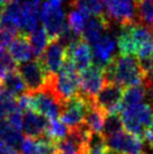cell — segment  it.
Returning <instances> with one entry per match:
<instances>
[{"mask_svg": "<svg viewBox=\"0 0 153 154\" xmlns=\"http://www.w3.org/2000/svg\"><path fill=\"white\" fill-rule=\"evenodd\" d=\"M107 82H113L122 88L143 85L146 79L144 70L135 55L117 54L104 68Z\"/></svg>", "mask_w": 153, "mask_h": 154, "instance_id": "6da1fadb", "label": "cell"}, {"mask_svg": "<svg viewBox=\"0 0 153 154\" xmlns=\"http://www.w3.org/2000/svg\"><path fill=\"white\" fill-rule=\"evenodd\" d=\"M119 115L124 129L135 136L144 138V135L153 122V107L150 103H137L120 107Z\"/></svg>", "mask_w": 153, "mask_h": 154, "instance_id": "7a4b0ae2", "label": "cell"}, {"mask_svg": "<svg viewBox=\"0 0 153 154\" xmlns=\"http://www.w3.org/2000/svg\"><path fill=\"white\" fill-rule=\"evenodd\" d=\"M92 99L86 98L82 94H78L61 106L60 120L69 129H73L85 124V116Z\"/></svg>", "mask_w": 153, "mask_h": 154, "instance_id": "3957f363", "label": "cell"}, {"mask_svg": "<svg viewBox=\"0 0 153 154\" xmlns=\"http://www.w3.org/2000/svg\"><path fill=\"white\" fill-rule=\"evenodd\" d=\"M18 72L27 87V94H36L45 89L48 74L39 59L18 64Z\"/></svg>", "mask_w": 153, "mask_h": 154, "instance_id": "277c9868", "label": "cell"}, {"mask_svg": "<svg viewBox=\"0 0 153 154\" xmlns=\"http://www.w3.org/2000/svg\"><path fill=\"white\" fill-rule=\"evenodd\" d=\"M106 16L114 25L126 26L136 22V0H102Z\"/></svg>", "mask_w": 153, "mask_h": 154, "instance_id": "5b68a950", "label": "cell"}, {"mask_svg": "<svg viewBox=\"0 0 153 154\" xmlns=\"http://www.w3.org/2000/svg\"><path fill=\"white\" fill-rule=\"evenodd\" d=\"M105 83H106L105 72L104 68L100 65L92 64L80 72V81H79L80 94L85 96L86 98L95 100Z\"/></svg>", "mask_w": 153, "mask_h": 154, "instance_id": "8992f818", "label": "cell"}, {"mask_svg": "<svg viewBox=\"0 0 153 154\" xmlns=\"http://www.w3.org/2000/svg\"><path fill=\"white\" fill-rule=\"evenodd\" d=\"M124 88L120 86L107 82L99 91L97 97L95 98V103L100 108L107 116L111 114L119 112L123 101Z\"/></svg>", "mask_w": 153, "mask_h": 154, "instance_id": "52a82bcc", "label": "cell"}, {"mask_svg": "<svg viewBox=\"0 0 153 154\" xmlns=\"http://www.w3.org/2000/svg\"><path fill=\"white\" fill-rule=\"evenodd\" d=\"M108 147L122 154H144V142L125 129L106 137Z\"/></svg>", "mask_w": 153, "mask_h": 154, "instance_id": "ba28073f", "label": "cell"}, {"mask_svg": "<svg viewBox=\"0 0 153 154\" xmlns=\"http://www.w3.org/2000/svg\"><path fill=\"white\" fill-rule=\"evenodd\" d=\"M39 19L46 30L50 41L58 38L67 24L63 10L48 2H44L42 6L39 11Z\"/></svg>", "mask_w": 153, "mask_h": 154, "instance_id": "9c48e42d", "label": "cell"}, {"mask_svg": "<svg viewBox=\"0 0 153 154\" xmlns=\"http://www.w3.org/2000/svg\"><path fill=\"white\" fill-rule=\"evenodd\" d=\"M48 75L56 74L67 59V47L59 39H52L42 55L37 57Z\"/></svg>", "mask_w": 153, "mask_h": 154, "instance_id": "30bf717a", "label": "cell"}, {"mask_svg": "<svg viewBox=\"0 0 153 154\" xmlns=\"http://www.w3.org/2000/svg\"><path fill=\"white\" fill-rule=\"evenodd\" d=\"M30 98H32L30 108L33 110L37 111L38 114L46 117L47 119H55L60 117L61 103L51 92L43 90L30 94Z\"/></svg>", "mask_w": 153, "mask_h": 154, "instance_id": "8fae6325", "label": "cell"}, {"mask_svg": "<svg viewBox=\"0 0 153 154\" xmlns=\"http://www.w3.org/2000/svg\"><path fill=\"white\" fill-rule=\"evenodd\" d=\"M67 57L72 61L79 72L94 64V54L91 45L82 37L67 46Z\"/></svg>", "mask_w": 153, "mask_h": 154, "instance_id": "7c38bea8", "label": "cell"}, {"mask_svg": "<svg viewBox=\"0 0 153 154\" xmlns=\"http://www.w3.org/2000/svg\"><path fill=\"white\" fill-rule=\"evenodd\" d=\"M116 46H117V41L113 35L106 32L100 38L91 45L94 54V64L105 68L117 55L115 54Z\"/></svg>", "mask_w": 153, "mask_h": 154, "instance_id": "4fadbf2b", "label": "cell"}, {"mask_svg": "<svg viewBox=\"0 0 153 154\" xmlns=\"http://www.w3.org/2000/svg\"><path fill=\"white\" fill-rule=\"evenodd\" d=\"M47 123L48 119L46 117H44L33 109H28L23 114L21 131L25 134V136L34 137V138L45 137Z\"/></svg>", "mask_w": 153, "mask_h": 154, "instance_id": "5bb4252c", "label": "cell"}, {"mask_svg": "<svg viewBox=\"0 0 153 154\" xmlns=\"http://www.w3.org/2000/svg\"><path fill=\"white\" fill-rule=\"evenodd\" d=\"M20 154H58V144L47 137L34 138L24 136L19 146Z\"/></svg>", "mask_w": 153, "mask_h": 154, "instance_id": "9a60e30c", "label": "cell"}, {"mask_svg": "<svg viewBox=\"0 0 153 154\" xmlns=\"http://www.w3.org/2000/svg\"><path fill=\"white\" fill-rule=\"evenodd\" d=\"M9 53L18 64L32 60V57L34 56V52L30 46L28 34L19 32L9 45Z\"/></svg>", "mask_w": 153, "mask_h": 154, "instance_id": "2e32d148", "label": "cell"}, {"mask_svg": "<svg viewBox=\"0 0 153 154\" xmlns=\"http://www.w3.org/2000/svg\"><path fill=\"white\" fill-rule=\"evenodd\" d=\"M106 117V114L95 103V100H92L86 112L85 125L91 132L101 133Z\"/></svg>", "mask_w": 153, "mask_h": 154, "instance_id": "e0dca14e", "label": "cell"}, {"mask_svg": "<svg viewBox=\"0 0 153 154\" xmlns=\"http://www.w3.org/2000/svg\"><path fill=\"white\" fill-rule=\"evenodd\" d=\"M23 134L20 129L14 127L9 124L7 118H0V140L8 145L13 146L15 149H19L20 143L23 141Z\"/></svg>", "mask_w": 153, "mask_h": 154, "instance_id": "ac0fdd59", "label": "cell"}, {"mask_svg": "<svg viewBox=\"0 0 153 154\" xmlns=\"http://www.w3.org/2000/svg\"><path fill=\"white\" fill-rule=\"evenodd\" d=\"M1 81H2L4 90L14 94L16 98L20 97L21 94H27V87L18 72V70H14L11 72L7 73Z\"/></svg>", "mask_w": 153, "mask_h": 154, "instance_id": "d6986e66", "label": "cell"}, {"mask_svg": "<svg viewBox=\"0 0 153 154\" xmlns=\"http://www.w3.org/2000/svg\"><path fill=\"white\" fill-rule=\"evenodd\" d=\"M70 7L80 10L87 17H99L106 15L102 0H71Z\"/></svg>", "mask_w": 153, "mask_h": 154, "instance_id": "ffe728a7", "label": "cell"}, {"mask_svg": "<svg viewBox=\"0 0 153 154\" xmlns=\"http://www.w3.org/2000/svg\"><path fill=\"white\" fill-rule=\"evenodd\" d=\"M28 38H30V46L34 52V55L37 59L44 53L45 48L47 47L50 43V37L43 26H37L34 30H32L28 34Z\"/></svg>", "mask_w": 153, "mask_h": 154, "instance_id": "44dd1931", "label": "cell"}, {"mask_svg": "<svg viewBox=\"0 0 153 154\" xmlns=\"http://www.w3.org/2000/svg\"><path fill=\"white\" fill-rule=\"evenodd\" d=\"M136 22L153 30V0H136Z\"/></svg>", "mask_w": 153, "mask_h": 154, "instance_id": "7402d4cb", "label": "cell"}, {"mask_svg": "<svg viewBox=\"0 0 153 154\" xmlns=\"http://www.w3.org/2000/svg\"><path fill=\"white\" fill-rule=\"evenodd\" d=\"M146 94H148V91L144 85H135V86L125 88L123 94L122 107L141 103L145 99Z\"/></svg>", "mask_w": 153, "mask_h": 154, "instance_id": "603a6c76", "label": "cell"}, {"mask_svg": "<svg viewBox=\"0 0 153 154\" xmlns=\"http://www.w3.org/2000/svg\"><path fill=\"white\" fill-rule=\"evenodd\" d=\"M109 150L107 140L102 133H90L86 143V152L88 154H105Z\"/></svg>", "mask_w": 153, "mask_h": 154, "instance_id": "cb8c5ba5", "label": "cell"}, {"mask_svg": "<svg viewBox=\"0 0 153 154\" xmlns=\"http://www.w3.org/2000/svg\"><path fill=\"white\" fill-rule=\"evenodd\" d=\"M69 135V128L60 119H48L45 137L54 143H59Z\"/></svg>", "mask_w": 153, "mask_h": 154, "instance_id": "d4e9b609", "label": "cell"}, {"mask_svg": "<svg viewBox=\"0 0 153 154\" xmlns=\"http://www.w3.org/2000/svg\"><path fill=\"white\" fill-rule=\"evenodd\" d=\"M17 108V98L8 91L2 90L0 92V118H7V116Z\"/></svg>", "mask_w": 153, "mask_h": 154, "instance_id": "484cf974", "label": "cell"}, {"mask_svg": "<svg viewBox=\"0 0 153 154\" xmlns=\"http://www.w3.org/2000/svg\"><path fill=\"white\" fill-rule=\"evenodd\" d=\"M87 18L88 17L83 13H81L80 10L72 8V10L68 14L67 24L76 35L82 36V32H83V27H85Z\"/></svg>", "mask_w": 153, "mask_h": 154, "instance_id": "4316f807", "label": "cell"}, {"mask_svg": "<svg viewBox=\"0 0 153 154\" xmlns=\"http://www.w3.org/2000/svg\"><path fill=\"white\" fill-rule=\"evenodd\" d=\"M122 129H124L123 122H122L119 112H116V114H111L106 117L101 133L105 135V137H107L122 131Z\"/></svg>", "mask_w": 153, "mask_h": 154, "instance_id": "83f0119b", "label": "cell"}, {"mask_svg": "<svg viewBox=\"0 0 153 154\" xmlns=\"http://www.w3.org/2000/svg\"><path fill=\"white\" fill-rule=\"evenodd\" d=\"M17 62L14 60L9 51L0 50V80H2L7 73L17 70Z\"/></svg>", "mask_w": 153, "mask_h": 154, "instance_id": "f1b7e54d", "label": "cell"}, {"mask_svg": "<svg viewBox=\"0 0 153 154\" xmlns=\"http://www.w3.org/2000/svg\"><path fill=\"white\" fill-rule=\"evenodd\" d=\"M16 35L17 34H15L14 32L0 25V50H4L5 47L9 46L13 39L16 37Z\"/></svg>", "mask_w": 153, "mask_h": 154, "instance_id": "f546056e", "label": "cell"}, {"mask_svg": "<svg viewBox=\"0 0 153 154\" xmlns=\"http://www.w3.org/2000/svg\"><path fill=\"white\" fill-rule=\"evenodd\" d=\"M0 154H20L17 149H15L13 146L8 145L7 143H5L0 140Z\"/></svg>", "mask_w": 153, "mask_h": 154, "instance_id": "4dcf8cb0", "label": "cell"}, {"mask_svg": "<svg viewBox=\"0 0 153 154\" xmlns=\"http://www.w3.org/2000/svg\"><path fill=\"white\" fill-rule=\"evenodd\" d=\"M143 85L145 86L146 91H148V96L150 98V105L153 107V77L146 78Z\"/></svg>", "mask_w": 153, "mask_h": 154, "instance_id": "1f68e13d", "label": "cell"}, {"mask_svg": "<svg viewBox=\"0 0 153 154\" xmlns=\"http://www.w3.org/2000/svg\"><path fill=\"white\" fill-rule=\"evenodd\" d=\"M143 142H144V144H146L149 147H152L153 146V122H152V124L150 125V127L148 128L146 133H145Z\"/></svg>", "mask_w": 153, "mask_h": 154, "instance_id": "d6a6232c", "label": "cell"}, {"mask_svg": "<svg viewBox=\"0 0 153 154\" xmlns=\"http://www.w3.org/2000/svg\"><path fill=\"white\" fill-rule=\"evenodd\" d=\"M63 0H46L45 2H48L50 5H53V6H56V7H60L61 4H62Z\"/></svg>", "mask_w": 153, "mask_h": 154, "instance_id": "836d02e7", "label": "cell"}, {"mask_svg": "<svg viewBox=\"0 0 153 154\" xmlns=\"http://www.w3.org/2000/svg\"><path fill=\"white\" fill-rule=\"evenodd\" d=\"M105 154H122V153H119V152H117V151H115V150H111V149H109V150L107 151Z\"/></svg>", "mask_w": 153, "mask_h": 154, "instance_id": "e575fe53", "label": "cell"}, {"mask_svg": "<svg viewBox=\"0 0 153 154\" xmlns=\"http://www.w3.org/2000/svg\"><path fill=\"white\" fill-rule=\"evenodd\" d=\"M148 147H149V146H148ZM144 154H153V146H152V147H149V149H148V151H145Z\"/></svg>", "mask_w": 153, "mask_h": 154, "instance_id": "d590c367", "label": "cell"}, {"mask_svg": "<svg viewBox=\"0 0 153 154\" xmlns=\"http://www.w3.org/2000/svg\"><path fill=\"white\" fill-rule=\"evenodd\" d=\"M2 11H4V7L0 6V18H1V15H2Z\"/></svg>", "mask_w": 153, "mask_h": 154, "instance_id": "8d00e7d4", "label": "cell"}, {"mask_svg": "<svg viewBox=\"0 0 153 154\" xmlns=\"http://www.w3.org/2000/svg\"><path fill=\"white\" fill-rule=\"evenodd\" d=\"M80 154H88L87 152H82V153H80Z\"/></svg>", "mask_w": 153, "mask_h": 154, "instance_id": "74e56055", "label": "cell"}, {"mask_svg": "<svg viewBox=\"0 0 153 154\" xmlns=\"http://www.w3.org/2000/svg\"><path fill=\"white\" fill-rule=\"evenodd\" d=\"M58 154H63V153H61V152H59V153H58Z\"/></svg>", "mask_w": 153, "mask_h": 154, "instance_id": "f35d334b", "label": "cell"}]
</instances>
